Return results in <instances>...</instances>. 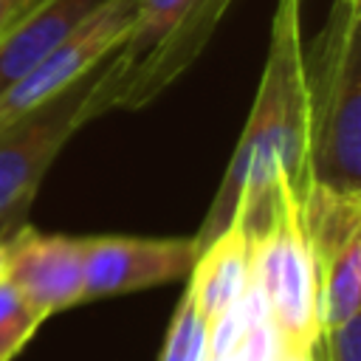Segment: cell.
Here are the masks:
<instances>
[{
    "instance_id": "15",
    "label": "cell",
    "mask_w": 361,
    "mask_h": 361,
    "mask_svg": "<svg viewBox=\"0 0 361 361\" xmlns=\"http://www.w3.org/2000/svg\"><path fill=\"white\" fill-rule=\"evenodd\" d=\"M42 0H0V39L28 14L39 6Z\"/></svg>"
},
{
    "instance_id": "2",
    "label": "cell",
    "mask_w": 361,
    "mask_h": 361,
    "mask_svg": "<svg viewBox=\"0 0 361 361\" xmlns=\"http://www.w3.org/2000/svg\"><path fill=\"white\" fill-rule=\"evenodd\" d=\"M310 178L361 189V0H333L305 56Z\"/></svg>"
},
{
    "instance_id": "5",
    "label": "cell",
    "mask_w": 361,
    "mask_h": 361,
    "mask_svg": "<svg viewBox=\"0 0 361 361\" xmlns=\"http://www.w3.org/2000/svg\"><path fill=\"white\" fill-rule=\"evenodd\" d=\"M102 65L79 76L73 85H68L48 102L25 110L23 116L0 127V237L3 240H8L20 226H25V214L54 158L68 144V138L82 124L90 121L87 99L99 79Z\"/></svg>"
},
{
    "instance_id": "3",
    "label": "cell",
    "mask_w": 361,
    "mask_h": 361,
    "mask_svg": "<svg viewBox=\"0 0 361 361\" xmlns=\"http://www.w3.org/2000/svg\"><path fill=\"white\" fill-rule=\"evenodd\" d=\"M228 6L231 0H135L133 28L90 90L87 118L149 102L189 68Z\"/></svg>"
},
{
    "instance_id": "4",
    "label": "cell",
    "mask_w": 361,
    "mask_h": 361,
    "mask_svg": "<svg viewBox=\"0 0 361 361\" xmlns=\"http://www.w3.org/2000/svg\"><path fill=\"white\" fill-rule=\"evenodd\" d=\"M245 234L251 245V285L259 290L285 353L313 355L322 341V285L302 226L299 189L282 183L259 223Z\"/></svg>"
},
{
    "instance_id": "9",
    "label": "cell",
    "mask_w": 361,
    "mask_h": 361,
    "mask_svg": "<svg viewBox=\"0 0 361 361\" xmlns=\"http://www.w3.org/2000/svg\"><path fill=\"white\" fill-rule=\"evenodd\" d=\"M251 282V245L240 220H231L214 240L200 245V254L189 271V296L197 313L214 327L228 316Z\"/></svg>"
},
{
    "instance_id": "1",
    "label": "cell",
    "mask_w": 361,
    "mask_h": 361,
    "mask_svg": "<svg viewBox=\"0 0 361 361\" xmlns=\"http://www.w3.org/2000/svg\"><path fill=\"white\" fill-rule=\"evenodd\" d=\"M299 11L302 0L276 3L262 79L228 169L195 234L200 245L214 240L231 220H240L245 231L254 228L282 183L302 189L310 178V121Z\"/></svg>"
},
{
    "instance_id": "12",
    "label": "cell",
    "mask_w": 361,
    "mask_h": 361,
    "mask_svg": "<svg viewBox=\"0 0 361 361\" xmlns=\"http://www.w3.org/2000/svg\"><path fill=\"white\" fill-rule=\"evenodd\" d=\"M209 338H212V327L197 313L189 290H183V296L172 313L166 338H164L161 361H206Z\"/></svg>"
},
{
    "instance_id": "10",
    "label": "cell",
    "mask_w": 361,
    "mask_h": 361,
    "mask_svg": "<svg viewBox=\"0 0 361 361\" xmlns=\"http://www.w3.org/2000/svg\"><path fill=\"white\" fill-rule=\"evenodd\" d=\"M104 0H42L0 39V93L68 39Z\"/></svg>"
},
{
    "instance_id": "11",
    "label": "cell",
    "mask_w": 361,
    "mask_h": 361,
    "mask_svg": "<svg viewBox=\"0 0 361 361\" xmlns=\"http://www.w3.org/2000/svg\"><path fill=\"white\" fill-rule=\"evenodd\" d=\"M322 285V336L347 324L361 310V237L319 265Z\"/></svg>"
},
{
    "instance_id": "14",
    "label": "cell",
    "mask_w": 361,
    "mask_h": 361,
    "mask_svg": "<svg viewBox=\"0 0 361 361\" xmlns=\"http://www.w3.org/2000/svg\"><path fill=\"white\" fill-rule=\"evenodd\" d=\"M319 344L324 347V361H361V313L347 324L327 330Z\"/></svg>"
},
{
    "instance_id": "13",
    "label": "cell",
    "mask_w": 361,
    "mask_h": 361,
    "mask_svg": "<svg viewBox=\"0 0 361 361\" xmlns=\"http://www.w3.org/2000/svg\"><path fill=\"white\" fill-rule=\"evenodd\" d=\"M42 322L45 316L8 279H0V361H11Z\"/></svg>"
},
{
    "instance_id": "6",
    "label": "cell",
    "mask_w": 361,
    "mask_h": 361,
    "mask_svg": "<svg viewBox=\"0 0 361 361\" xmlns=\"http://www.w3.org/2000/svg\"><path fill=\"white\" fill-rule=\"evenodd\" d=\"M133 20L135 0H104L68 39H62L0 93V127L99 68L127 39Z\"/></svg>"
},
{
    "instance_id": "8",
    "label": "cell",
    "mask_w": 361,
    "mask_h": 361,
    "mask_svg": "<svg viewBox=\"0 0 361 361\" xmlns=\"http://www.w3.org/2000/svg\"><path fill=\"white\" fill-rule=\"evenodd\" d=\"M6 279L48 319L82 305L85 257L82 237L42 234L28 223L6 240Z\"/></svg>"
},
{
    "instance_id": "7",
    "label": "cell",
    "mask_w": 361,
    "mask_h": 361,
    "mask_svg": "<svg viewBox=\"0 0 361 361\" xmlns=\"http://www.w3.org/2000/svg\"><path fill=\"white\" fill-rule=\"evenodd\" d=\"M200 243L195 237H82L85 296L104 299L189 276Z\"/></svg>"
},
{
    "instance_id": "16",
    "label": "cell",
    "mask_w": 361,
    "mask_h": 361,
    "mask_svg": "<svg viewBox=\"0 0 361 361\" xmlns=\"http://www.w3.org/2000/svg\"><path fill=\"white\" fill-rule=\"evenodd\" d=\"M0 279H6V240L0 237Z\"/></svg>"
}]
</instances>
